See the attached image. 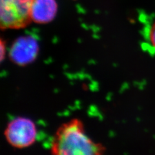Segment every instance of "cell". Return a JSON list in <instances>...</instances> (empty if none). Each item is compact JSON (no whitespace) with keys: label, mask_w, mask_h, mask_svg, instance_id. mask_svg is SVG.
<instances>
[{"label":"cell","mask_w":155,"mask_h":155,"mask_svg":"<svg viewBox=\"0 0 155 155\" xmlns=\"http://www.w3.org/2000/svg\"><path fill=\"white\" fill-rule=\"evenodd\" d=\"M105 150L104 145L86 134L84 124L78 119L71 120L58 127L51 147V153L56 155H100Z\"/></svg>","instance_id":"6da1fadb"},{"label":"cell","mask_w":155,"mask_h":155,"mask_svg":"<svg viewBox=\"0 0 155 155\" xmlns=\"http://www.w3.org/2000/svg\"><path fill=\"white\" fill-rule=\"evenodd\" d=\"M33 0H0L2 29H19L31 23Z\"/></svg>","instance_id":"7a4b0ae2"},{"label":"cell","mask_w":155,"mask_h":155,"mask_svg":"<svg viewBox=\"0 0 155 155\" xmlns=\"http://www.w3.org/2000/svg\"><path fill=\"white\" fill-rule=\"evenodd\" d=\"M4 135L12 147L24 149L35 143L38 132L36 126L32 120L18 116L10 121L5 129Z\"/></svg>","instance_id":"3957f363"},{"label":"cell","mask_w":155,"mask_h":155,"mask_svg":"<svg viewBox=\"0 0 155 155\" xmlns=\"http://www.w3.org/2000/svg\"><path fill=\"white\" fill-rule=\"evenodd\" d=\"M39 52V45L32 36H23L13 42L8 52V56L14 64L25 66L36 59Z\"/></svg>","instance_id":"277c9868"},{"label":"cell","mask_w":155,"mask_h":155,"mask_svg":"<svg viewBox=\"0 0 155 155\" xmlns=\"http://www.w3.org/2000/svg\"><path fill=\"white\" fill-rule=\"evenodd\" d=\"M58 12L56 0H33L31 7V21L38 24H46L53 21Z\"/></svg>","instance_id":"5b68a950"},{"label":"cell","mask_w":155,"mask_h":155,"mask_svg":"<svg viewBox=\"0 0 155 155\" xmlns=\"http://www.w3.org/2000/svg\"><path fill=\"white\" fill-rule=\"evenodd\" d=\"M149 38L151 45L155 48V22L150 27Z\"/></svg>","instance_id":"8992f818"},{"label":"cell","mask_w":155,"mask_h":155,"mask_svg":"<svg viewBox=\"0 0 155 155\" xmlns=\"http://www.w3.org/2000/svg\"><path fill=\"white\" fill-rule=\"evenodd\" d=\"M1 45H0V57H1V61H3L5 56V53H6V46H5V43L2 40H1Z\"/></svg>","instance_id":"52a82bcc"}]
</instances>
